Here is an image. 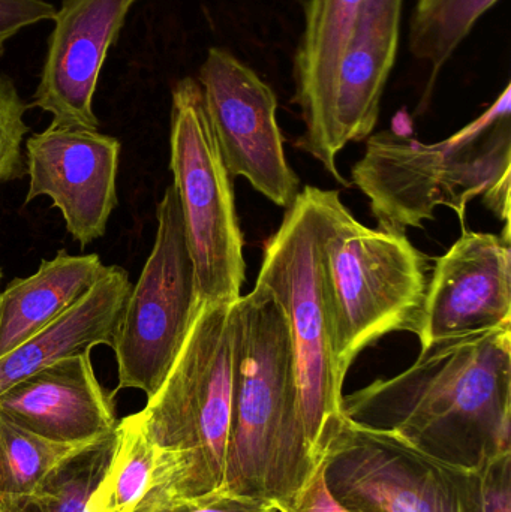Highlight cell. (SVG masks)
I'll return each mask as SVG.
<instances>
[{
    "label": "cell",
    "instance_id": "cell-14",
    "mask_svg": "<svg viewBox=\"0 0 511 512\" xmlns=\"http://www.w3.org/2000/svg\"><path fill=\"white\" fill-rule=\"evenodd\" d=\"M510 243L497 234L462 231L432 267L422 348L511 325Z\"/></svg>",
    "mask_w": 511,
    "mask_h": 512
},
{
    "label": "cell",
    "instance_id": "cell-9",
    "mask_svg": "<svg viewBox=\"0 0 511 512\" xmlns=\"http://www.w3.org/2000/svg\"><path fill=\"white\" fill-rule=\"evenodd\" d=\"M330 492L365 512H471L470 472L342 415L320 448Z\"/></svg>",
    "mask_w": 511,
    "mask_h": 512
},
{
    "label": "cell",
    "instance_id": "cell-13",
    "mask_svg": "<svg viewBox=\"0 0 511 512\" xmlns=\"http://www.w3.org/2000/svg\"><path fill=\"white\" fill-rule=\"evenodd\" d=\"M140 0H63L54 15L41 80L32 107L53 116L54 125L99 128L93 96L108 50L126 15Z\"/></svg>",
    "mask_w": 511,
    "mask_h": 512
},
{
    "label": "cell",
    "instance_id": "cell-12",
    "mask_svg": "<svg viewBox=\"0 0 511 512\" xmlns=\"http://www.w3.org/2000/svg\"><path fill=\"white\" fill-rule=\"evenodd\" d=\"M120 141L96 129L51 123L26 140V203L48 197L81 246L101 239L117 206Z\"/></svg>",
    "mask_w": 511,
    "mask_h": 512
},
{
    "label": "cell",
    "instance_id": "cell-10",
    "mask_svg": "<svg viewBox=\"0 0 511 512\" xmlns=\"http://www.w3.org/2000/svg\"><path fill=\"white\" fill-rule=\"evenodd\" d=\"M225 168L282 209L293 206L300 179L288 164L272 87L224 48L212 47L198 74Z\"/></svg>",
    "mask_w": 511,
    "mask_h": 512
},
{
    "label": "cell",
    "instance_id": "cell-27",
    "mask_svg": "<svg viewBox=\"0 0 511 512\" xmlns=\"http://www.w3.org/2000/svg\"><path fill=\"white\" fill-rule=\"evenodd\" d=\"M156 512H278L272 504L258 499L219 492L206 498L177 502Z\"/></svg>",
    "mask_w": 511,
    "mask_h": 512
},
{
    "label": "cell",
    "instance_id": "cell-7",
    "mask_svg": "<svg viewBox=\"0 0 511 512\" xmlns=\"http://www.w3.org/2000/svg\"><path fill=\"white\" fill-rule=\"evenodd\" d=\"M170 147L201 303L234 304L245 283L243 236L231 176L195 78H182L173 87Z\"/></svg>",
    "mask_w": 511,
    "mask_h": 512
},
{
    "label": "cell",
    "instance_id": "cell-28",
    "mask_svg": "<svg viewBox=\"0 0 511 512\" xmlns=\"http://www.w3.org/2000/svg\"><path fill=\"white\" fill-rule=\"evenodd\" d=\"M0 512H42L33 496L0 495Z\"/></svg>",
    "mask_w": 511,
    "mask_h": 512
},
{
    "label": "cell",
    "instance_id": "cell-11",
    "mask_svg": "<svg viewBox=\"0 0 511 512\" xmlns=\"http://www.w3.org/2000/svg\"><path fill=\"white\" fill-rule=\"evenodd\" d=\"M404 0H372L357 17L330 75L320 104L303 120L297 146L345 185L336 156L353 141L371 137L381 99L398 57Z\"/></svg>",
    "mask_w": 511,
    "mask_h": 512
},
{
    "label": "cell",
    "instance_id": "cell-20",
    "mask_svg": "<svg viewBox=\"0 0 511 512\" xmlns=\"http://www.w3.org/2000/svg\"><path fill=\"white\" fill-rule=\"evenodd\" d=\"M500 0H417L408 45L431 71L429 86L468 38L480 18Z\"/></svg>",
    "mask_w": 511,
    "mask_h": 512
},
{
    "label": "cell",
    "instance_id": "cell-5",
    "mask_svg": "<svg viewBox=\"0 0 511 512\" xmlns=\"http://www.w3.org/2000/svg\"><path fill=\"white\" fill-rule=\"evenodd\" d=\"M510 174V86L482 116L441 143L423 144L393 131L372 135L351 170L377 227L398 233L434 221L440 206L452 209L467 230L468 204Z\"/></svg>",
    "mask_w": 511,
    "mask_h": 512
},
{
    "label": "cell",
    "instance_id": "cell-26",
    "mask_svg": "<svg viewBox=\"0 0 511 512\" xmlns=\"http://www.w3.org/2000/svg\"><path fill=\"white\" fill-rule=\"evenodd\" d=\"M278 512H365L342 504L327 486L323 465H318L305 486L284 504L276 507Z\"/></svg>",
    "mask_w": 511,
    "mask_h": 512
},
{
    "label": "cell",
    "instance_id": "cell-17",
    "mask_svg": "<svg viewBox=\"0 0 511 512\" xmlns=\"http://www.w3.org/2000/svg\"><path fill=\"white\" fill-rule=\"evenodd\" d=\"M108 268L96 254L60 251L32 276L12 280L0 292V358L65 315Z\"/></svg>",
    "mask_w": 511,
    "mask_h": 512
},
{
    "label": "cell",
    "instance_id": "cell-4",
    "mask_svg": "<svg viewBox=\"0 0 511 512\" xmlns=\"http://www.w3.org/2000/svg\"><path fill=\"white\" fill-rule=\"evenodd\" d=\"M320 261L341 381L390 333L422 334L431 259L407 234L360 224L339 191L320 192Z\"/></svg>",
    "mask_w": 511,
    "mask_h": 512
},
{
    "label": "cell",
    "instance_id": "cell-6",
    "mask_svg": "<svg viewBox=\"0 0 511 512\" xmlns=\"http://www.w3.org/2000/svg\"><path fill=\"white\" fill-rule=\"evenodd\" d=\"M320 192L305 186L288 207L281 227L264 245L257 279L275 295L287 318L303 424L318 460L324 435L344 415V381L336 372L332 319L321 273Z\"/></svg>",
    "mask_w": 511,
    "mask_h": 512
},
{
    "label": "cell",
    "instance_id": "cell-18",
    "mask_svg": "<svg viewBox=\"0 0 511 512\" xmlns=\"http://www.w3.org/2000/svg\"><path fill=\"white\" fill-rule=\"evenodd\" d=\"M372 0H305L303 32L294 56V102L302 119L314 113L357 17Z\"/></svg>",
    "mask_w": 511,
    "mask_h": 512
},
{
    "label": "cell",
    "instance_id": "cell-29",
    "mask_svg": "<svg viewBox=\"0 0 511 512\" xmlns=\"http://www.w3.org/2000/svg\"><path fill=\"white\" fill-rule=\"evenodd\" d=\"M0 280H2V270H0Z\"/></svg>",
    "mask_w": 511,
    "mask_h": 512
},
{
    "label": "cell",
    "instance_id": "cell-8",
    "mask_svg": "<svg viewBox=\"0 0 511 512\" xmlns=\"http://www.w3.org/2000/svg\"><path fill=\"white\" fill-rule=\"evenodd\" d=\"M152 252L132 285L113 340L117 390L152 397L170 372L201 307L194 262L174 185L156 210Z\"/></svg>",
    "mask_w": 511,
    "mask_h": 512
},
{
    "label": "cell",
    "instance_id": "cell-2",
    "mask_svg": "<svg viewBox=\"0 0 511 512\" xmlns=\"http://www.w3.org/2000/svg\"><path fill=\"white\" fill-rule=\"evenodd\" d=\"M320 460L306 436L296 355L266 286L234 303L233 415L224 492L272 504L293 498Z\"/></svg>",
    "mask_w": 511,
    "mask_h": 512
},
{
    "label": "cell",
    "instance_id": "cell-24",
    "mask_svg": "<svg viewBox=\"0 0 511 512\" xmlns=\"http://www.w3.org/2000/svg\"><path fill=\"white\" fill-rule=\"evenodd\" d=\"M471 512H511V450L470 472Z\"/></svg>",
    "mask_w": 511,
    "mask_h": 512
},
{
    "label": "cell",
    "instance_id": "cell-15",
    "mask_svg": "<svg viewBox=\"0 0 511 512\" xmlns=\"http://www.w3.org/2000/svg\"><path fill=\"white\" fill-rule=\"evenodd\" d=\"M0 414L45 441L71 447L107 438L119 424L90 352L69 355L12 385L0 394Z\"/></svg>",
    "mask_w": 511,
    "mask_h": 512
},
{
    "label": "cell",
    "instance_id": "cell-16",
    "mask_svg": "<svg viewBox=\"0 0 511 512\" xmlns=\"http://www.w3.org/2000/svg\"><path fill=\"white\" fill-rule=\"evenodd\" d=\"M131 288L128 271L111 265L65 315L0 358V394L69 355L90 352L99 345L113 346Z\"/></svg>",
    "mask_w": 511,
    "mask_h": 512
},
{
    "label": "cell",
    "instance_id": "cell-22",
    "mask_svg": "<svg viewBox=\"0 0 511 512\" xmlns=\"http://www.w3.org/2000/svg\"><path fill=\"white\" fill-rule=\"evenodd\" d=\"M116 444L114 432L66 457L35 493L41 511L89 512L90 498L110 465Z\"/></svg>",
    "mask_w": 511,
    "mask_h": 512
},
{
    "label": "cell",
    "instance_id": "cell-21",
    "mask_svg": "<svg viewBox=\"0 0 511 512\" xmlns=\"http://www.w3.org/2000/svg\"><path fill=\"white\" fill-rule=\"evenodd\" d=\"M78 448L45 441L0 414V495H35Z\"/></svg>",
    "mask_w": 511,
    "mask_h": 512
},
{
    "label": "cell",
    "instance_id": "cell-1",
    "mask_svg": "<svg viewBox=\"0 0 511 512\" xmlns=\"http://www.w3.org/2000/svg\"><path fill=\"white\" fill-rule=\"evenodd\" d=\"M360 426L462 471L511 450V325L422 348L416 363L342 397Z\"/></svg>",
    "mask_w": 511,
    "mask_h": 512
},
{
    "label": "cell",
    "instance_id": "cell-3",
    "mask_svg": "<svg viewBox=\"0 0 511 512\" xmlns=\"http://www.w3.org/2000/svg\"><path fill=\"white\" fill-rule=\"evenodd\" d=\"M234 304L203 303L179 355L132 414L156 450L141 512L224 492L233 415Z\"/></svg>",
    "mask_w": 511,
    "mask_h": 512
},
{
    "label": "cell",
    "instance_id": "cell-19",
    "mask_svg": "<svg viewBox=\"0 0 511 512\" xmlns=\"http://www.w3.org/2000/svg\"><path fill=\"white\" fill-rule=\"evenodd\" d=\"M110 465L89 501V512H141L156 480V450L132 415L117 424Z\"/></svg>",
    "mask_w": 511,
    "mask_h": 512
},
{
    "label": "cell",
    "instance_id": "cell-23",
    "mask_svg": "<svg viewBox=\"0 0 511 512\" xmlns=\"http://www.w3.org/2000/svg\"><path fill=\"white\" fill-rule=\"evenodd\" d=\"M27 108L14 81L0 75V183L20 179L26 173L21 147L29 132L24 122Z\"/></svg>",
    "mask_w": 511,
    "mask_h": 512
},
{
    "label": "cell",
    "instance_id": "cell-25",
    "mask_svg": "<svg viewBox=\"0 0 511 512\" xmlns=\"http://www.w3.org/2000/svg\"><path fill=\"white\" fill-rule=\"evenodd\" d=\"M56 6L47 0H0V56L5 45L24 27L53 20Z\"/></svg>",
    "mask_w": 511,
    "mask_h": 512
}]
</instances>
